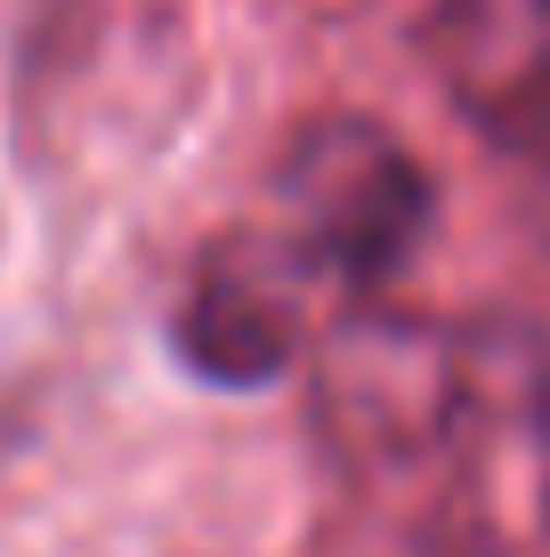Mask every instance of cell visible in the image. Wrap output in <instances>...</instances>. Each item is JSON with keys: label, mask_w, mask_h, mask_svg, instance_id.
Returning a JSON list of instances; mask_svg holds the SVG:
<instances>
[{"label": "cell", "mask_w": 550, "mask_h": 557, "mask_svg": "<svg viewBox=\"0 0 550 557\" xmlns=\"http://www.w3.org/2000/svg\"><path fill=\"white\" fill-rule=\"evenodd\" d=\"M429 49L486 138L550 153V0H438Z\"/></svg>", "instance_id": "277c9868"}, {"label": "cell", "mask_w": 550, "mask_h": 557, "mask_svg": "<svg viewBox=\"0 0 550 557\" xmlns=\"http://www.w3.org/2000/svg\"><path fill=\"white\" fill-rule=\"evenodd\" d=\"M438 460L486 557L550 549V339L535 323L486 315L453 332Z\"/></svg>", "instance_id": "6da1fadb"}, {"label": "cell", "mask_w": 550, "mask_h": 557, "mask_svg": "<svg viewBox=\"0 0 550 557\" xmlns=\"http://www.w3.org/2000/svg\"><path fill=\"white\" fill-rule=\"evenodd\" d=\"M283 251L308 267L316 283H349V292H372L396 267L413 259L429 226V170L413 162L405 146L389 138L381 122H316L308 138L283 153Z\"/></svg>", "instance_id": "7a4b0ae2"}, {"label": "cell", "mask_w": 550, "mask_h": 557, "mask_svg": "<svg viewBox=\"0 0 550 557\" xmlns=\"http://www.w3.org/2000/svg\"><path fill=\"white\" fill-rule=\"evenodd\" d=\"M308 292L316 275L276 235L219 243L179 307L186 363L203 380H227V388H259V380L292 372V356L308 348Z\"/></svg>", "instance_id": "3957f363"}]
</instances>
